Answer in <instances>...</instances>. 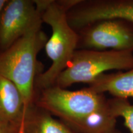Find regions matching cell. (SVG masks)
<instances>
[{"mask_svg": "<svg viewBox=\"0 0 133 133\" xmlns=\"http://www.w3.org/2000/svg\"><path fill=\"white\" fill-rule=\"evenodd\" d=\"M80 0L35 1L38 9L41 12L43 22L49 25L52 30V35L44 47L51 65L47 70L36 77L35 92L36 89L40 91L54 85L77 50L78 33L70 25L67 13Z\"/></svg>", "mask_w": 133, "mask_h": 133, "instance_id": "1", "label": "cell"}, {"mask_svg": "<svg viewBox=\"0 0 133 133\" xmlns=\"http://www.w3.org/2000/svg\"><path fill=\"white\" fill-rule=\"evenodd\" d=\"M41 16L8 49L0 52V75L16 84L26 107L35 104L37 57L48 38L41 29Z\"/></svg>", "mask_w": 133, "mask_h": 133, "instance_id": "2", "label": "cell"}, {"mask_svg": "<svg viewBox=\"0 0 133 133\" xmlns=\"http://www.w3.org/2000/svg\"><path fill=\"white\" fill-rule=\"evenodd\" d=\"M132 68L133 52L77 49L54 85L65 89L75 83L89 84L107 71H125Z\"/></svg>", "mask_w": 133, "mask_h": 133, "instance_id": "3", "label": "cell"}, {"mask_svg": "<svg viewBox=\"0 0 133 133\" xmlns=\"http://www.w3.org/2000/svg\"><path fill=\"white\" fill-rule=\"evenodd\" d=\"M107 101L104 94L95 92L88 88L69 91L54 85L39 91L35 104L66 123L105 107Z\"/></svg>", "mask_w": 133, "mask_h": 133, "instance_id": "4", "label": "cell"}, {"mask_svg": "<svg viewBox=\"0 0 133 133\" xmlns=\"http://www.w3.org/2000/svg\"><path fill=\"white\" fill-rule=\"evenodd\" d=\"M78 48L133 52V24L121 19L96 22L77 31Z\"/></svg>", "mask_w": 133, "mask_h": 133, "instance_id": "5", "label": "cell"}, {"mask_svg": "<svg viewBox=\"0 0 133 133\" xmlns=\"http://www.w3.org/2000/svg\"><path fill=\"white\" fill-rule=\"evenodd\" d=\"M67 19L76 31L104 20L121 19L133 24V0H80L68 12Z\"/></svg>", "mask_w": 133, "mask_h": 133, "instance_id": "6", "label": "cell"}, {"mask_svg": "<svg viewBox=\"0 0 133 133\" xmlns=\"http://www.w3.org/2000/svg\"><path fill=\"white\" fill-rule=\"evenodd\" d=\"M41 16L35 1H8L0 16V52L8 49Z\"/></svg>", "mask_w": 133, "mask_h": 133, "instance_id": "7", "label": "cell"}, {"mask_svg": "<svg viewBox=\"0 0 133 133\" xmlns=\"http://www.w3.org/2000/svg\"><path fill=\"white\" fill-rule=\"evenodd\" d=\"M28 108L19 88L0 75V120L17 130Z\"/></svg>", "mask_w": 133, "mask_h": 133, "instance_id": "8", "label": "cell"}, {"mask_svg": "<svg viewBox=\"0 0 133 133\" xmlns=\"http://www.w3.org/2000/svg\"><path fill=\"white\" fill-rule=\"evenodd\" d=\"M17 133H75L65 123L35 104L26 109Z\"/></svg>", "mask_w": 133, "mask_h": 133, "instance_id": "9", "label": "cell"}, {"mask_svg": "<svg viewBox=\"0 0 133 133\" xmlns=\"http://www.w3.org/2000/svg\"><path fill=\"white\" fill-rule=\"evenodd\" d=\"M88 88L99 94L107 92L114 97L133 98V68L102 74L89 84Z\"/></svg>", "mask_w": 133, "mask_h": 133, "instance_id": "10", "label": "cell"}, {"mask_svg": "<svg viewBox=\"0 0 133 133\" xmlns=\"http://www.w3.org/2000/svg\"><path fill=\"white\" fill-rule=\"evenodd\" d=\"M115 117L107 104L78 119L64 123L75 133H108L116 128Z\"/></svg>", "mask_w": 133, "mask_h": 133, "instance_id": "11", "label": "cell"}, {"mask_svg": "<svg viewBox=\"0 0 133 133\" xmlns=\"http://www.w3.org/2000/svg\"><path fill=\"white\" fill-rule=\"evenodd\" d=\"M108 104L115 117L122 118L124 126L133 133V104L128 99L117 97L108 99Z\"/></svg>", "mask_w": 133, "mask_h": 133, "instance_id": "12", "label": "cell"}, {"mask_svg": "<svg viewBox=\"0 0 133 133\" xmlns=\"http://www.w3.org/2000/svg\"><path fill=\"white\" fill-rule=\"evenodd\" d=\"M0 133H17L16 128L0 120Z\"/></svg>", "mask_w": 133, "mask_h": 133, "instance_id": "13", "label": "cell"}, {"mask_svg": "<svg viewBox=\"0 0 133 133\" xmlns=\"http://www.w3.org/2000/svg\"><path fill=\"white\" fill-rule=\"evenodd\" d=\"M7 1L8 0H0V16H1V12H2L3 8H4Z\"/></svg>", "mask_w": 133, "mask_h": 133, "instance_id": "14", "label": "cell"}, {"mask_svg": "<svg viewBox=\"0 0 133 133\" xmlns=\"http://www.w3.org/2000/svg\"><path fill=\"white\" fill-rule=\"evenodd\" d=\"M108 133H121V132L119 130H118V129H116L115 128V129H114V130L111 131L110 132H108Z\"/></svg>", "mask_w": 133, "mask_h": 133, "instance_id": "15", "label": "cell"}]
</instances>
